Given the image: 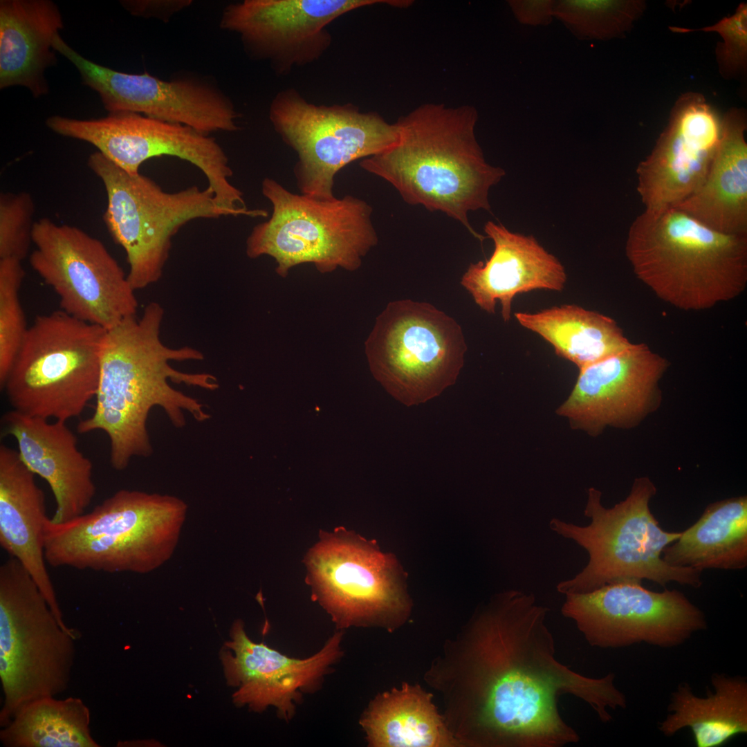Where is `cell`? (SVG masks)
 I'll return each instance as SVG.
<instances>
[{
	"instance_id": "1",
	"label": "cell",
	"mask_w": 747,
	"mask_h": 747,
	"mask_svg": "<svg viewBox=\"0 0 747 747\" xmlns=\"http://www.w3.org/2000/svg\"><path fill=\"white\" fill-rule=\"evenodd\" d=\"M548 608L533 593L511 589L497 595L475 620L470 647L472 725L476 741L508 747H562L578 743L558 702L572 695L602 722L610 709L625 708L615 676L593 678L555 657L546 623Z\"/></svg>"
},
{
	"instance_id": "2",
	"label": "cell",
	"mask_w": 747,
	"mask_h": 747,
	"mask_svg": "<svg viewBox=\"0 0 747 747\" xmlns=\"http://www.w3.org/2000/svg\"><path fill=\"white\" fill-rule=\"evenodd\" d=\"M164 309L148 304L140 317H130L107 330L103 342L95 405L92 415L77 426L80 434L102 431L110 441V462L125 469L133 456H148L152 446L147 428L151 409L161 407L172 424H185L184 412L198 421L210 415L199 401L174 389L170 382L213 391L216 377L174 369L173 361L202 360L192 347L172 348L162 341Z\"/></svg>"
},
{
	"instance_id": "3",
	"label": "cell",
	"mask_w": 747,
	"mask_h": 747,
	"mask_svg": "<svg viewBox=\"0 0 747 747\" xmlns=\"http://www.w3.org/2000/svg\"><path fill=\"white\" fill-rule=\"evenodd\" d=\"M477 119L470 105L421 104L396 122L394 145L360 165L390 183L407 203L445 214L482 241L468 214L490 210L489 191L505 172L486 161L474 132Z\"/></svg>"
},
{
	"instance_id": "4",
	"label": "cell",
	"mask_w": 747,
	"mask_h": 747,
	"mask_svg": "<svg viewBox=\"0 0 747 747\" xmlns=\"http://www.w3.org/2000/svg\"><path fill=\"white\" fill-rule=\"evenodd\" d=\"M625 253L638 279L683 311L712 308L747 286V235L719 232L674 207L645 209Z\"/></svg>"
},
{
	"instance_id": "5",
	"label": "cell",
	"mask_w": 747,
	"mask_h": 747,
	"mask_svg": "<svg viewBox=\"0 0 747 747\" xmlns=\"http://www.w3.org/2000/svg\"><path fill=\"white\" fill-rule=\"evenodd\" d=\"M187 513V504L176 497L118 490L66 522L48 517L46 561L53 567L149 573L174 554Z\"/></svg>"
},
{
	"instance_id": "6",
	"label": "cell",
	"mask_w": 747,
	"mask_h": 747,
	"mask_svg": "<svg viewBox=\"0 0 747 747\" xmlns=\"http://www.w3.org/2000/svg\"><path fill=\"white\" fill-rule=\"evenodd\" d=\"M656 487L647 477L636 478L630 492L612 508L605 507L602 492L587 490L584 515L586 526L554 517L550 529L573 541L588 555V561L573 577L560 581L557 591L563 595L587 593L613 582L650 580L662 587L674 582L698 589L701 572L667 564L663 549L676 541L681 532L663 530L649 508Z\"/></svg>"
},
{
	"instance_id": "7",
	"label": "cell",
	"mask_w": 747,
	"mask_h": 747,
	"mask_svg": "<svg viewBox=\"0 0 747 747\" xmlns=\"http://www.w3.org/2000/svg\"><path fill=\"white\" fill-rule=\"evenodd\" d=\"M261 192L273 205L270 218L255 225L246 240V255L275 259L281 277L302 264H312L322 273L340 268L357 270L378 243L372 208L347 195L319 200L290 192L266 178Z\"/></svg>"
},
{
	"instance_id": "8",
	"label": "cell",
	"mask_w": 747,
	"mask_h": 747,
	"mask_svg": "<svg viewBox=\"0 0 747 747\" xmlns=\"http://www.w3.org/2000/svg\"><path fill=\"white\" fill-rule=\"evenodd\" d=\"M106 332L61 309L37 315L1 387L13 409L66 422L79 416L95 396Z\"/></svg>"
},
{
	"instance_id": "9",
	"label": "cell",
	"mask_w": 747,
	"mask_h": 747,
	"mask_svg": "<svg viewBox=\"0 0 747 747\" xmlns=\"http://www.w3.org/2000/svg\"><path fill=\"white\" fill-rule=\"evenodd\" d=\"M75 639L60 625L31 575L15 558L0 566V726L27 703L69 687Z\"/></svg>"
},
{
	"instance_id": "10",
	"label": "cell",
	"mask_w": 747,
	"mask_h": 747,
	"mask_svg": "<svg viewBox=\"0 0 747 747\" xmlns=\"http://www.w3.org/2000/svg\"><path fill=\"white\" fill-rule=\"evenodd\" d=\"M88 166L105 188L103 220L126 252L127 279L135 290L160 279L172 239L181 227L197 219L232 216L216 203L208 186L167 192L149 177L125 172L99 151L89 156Z\"/></svg>"
},
{
	"instance_id": "11",
	"label": "cell",
	"mask_w": 747,
	"mask_h": 747,
	"mask_svg": "<svg viewBox=\"0 0 747 747\" xmlns=\"http://www.w3.org/2000/svg\"><path fill=\"white\" fill-rule=\"evenodd\" d=\"M466 350L461 328L452 317L429 303L411 299L389 303L365 342L374 378L408 407L454 385Z\"/></svg>"
},
{
	"instance_id": "12",
	"label": "cell",
	"mask_w": 747,
	"mask_h": 747,
	"mask_svg": "<svg viewBox=\"0 0 747 747\" xmlns=\"http://www.w3.org/2000/svg\"><path fill=\"white\" fill-rule=\"evenodd\" d=\"M269 119L283 141L297 154L294 167L302 194L331 200L334 178L344 167L378 154L398 139L396 122L356 105H317L297 91L278 92L269 107Z\"/></svg>"
},
{
	"instance_id": "13",
	"label": "cell",
	"mask_w": 747,
	"mask_h": 747,
	"mask_svg": "<svg viewBox=\"0 0 747 747\" xmlns=\"http://www.w3.org/2000/svg\"><path fill=\"white\" fill-rule=\"evenodd\" d=\"M46 124L62 136L93 145L131 175L139 174L140 165L155 157L169 156L187 161L205 176L221 207L234 216L247 208L242 192L230 182L232 171L223 149L214 138L192 127L131 112L109 113L90 120L53 116Z\"/></svg>"
},
{
	"instance_id": "14",
	"label": "cell",
	"mask_w": 747,
	"mask_h": 747,
	"mask_svg": "<svg viewBox=\"0 0 747 747\" xmlns=\"http://www.w3.org/2000/svg\"><path fill=\"white\" fill-rule=\"evenodd\" d=\"M33 243L30 265L57 293L61 310L106 330L137 315L136 290L101 241L42 218L35 222Z\"/></svg>"
},
{
	"instance_id": "15",
	"label": "cell",
	"mask_w": 747,
	"mask_h": 747,
	"mask_svg": "<svg viewBox=\"0 0 747 747\" xmlns=\"http://www.w3.org/2000/svg\"><path fill=\"white\" fill-rule=\"evenodd\" d=\"M564 596L562 614L595 647H673L707 628L704 613L676 589L653 591L631 580Z\"/></svg>"
},
{
	"instance_id": "16",
	"label": "cell",
	"mask_w": 747,
	"mask_h": 747,
	"mask_svg": "<svg viewBox=\"0 0 747 747\" xmlns=\"http://www.w3.org/2000/svg\"><path fill=\"white\" fill-rule=\"evenodd\" d=\"M320 537L304 560L308 583L338 628L385 622L403 611L393 555L342 528L322 532Z\"/></svg>"
},
{
	"instance_id": "17",
	"label": "cell",
	"mask_w": 747,
	"mask_h": 747,
	"mask_svg": "<svg viewBox=\"0 0 747 747\" xmlns=\"http://www.w3.org/2000/svg\"><path fill=\"white\" fill-rule=\"evenodd\" d=\"M53 47L76 68L83 83L99 95L109 113H136L208 135L238 130L239 113L233 102L206 78L185 75L167 81L148 73L117 71L84 57L59 35Z\"/></svg>"
},
{
	"instance_id": "18",
	"label": "cell",
	"mask_w": 747,
	"mask_h": 747,
	"mask_svg": "<svg viewBox=\"0 0 747 747\" xmlns=\"http://www.w3.org/2000/svg\"><path fill=\"white\" fill-rule=\"evenodd\" d=\"M385 4L403 8V0H244L227 6L220 28L238 35L247 55L270 64L275 74L319 59L332 37L328 26L360 8Z\"/></svg>"
},
{
	"instance_id": "19",
	"label": "cell",
	"mask_w": 747,
	"mask_h": 747,
	"mask_svg": "<svg viewBox=\"0 0 747 747\" xmlns=\"http://www.w3.org/2000/svg\"><path fill=\"white\" fill-rule=\"evenodd\" d=\"M668 360L645 343L580 370L576 382L557 413L591 436L607 426H636L661 402L659 381Z\"/></svg>"
},
{
	"instance_id": "20",
	"label": "cell",
	"mask_w": 747,
	"mask_h": 747,
	"mask_svg": "<svg viewBox=\"0 0 747 747\" xmlns=\"http://www.w3.org/2000/svg\"><path fill=\"white\" fill-rule=\"evenodd\" d=\"M342 635L335 632L316 654L299 659L252 641L236 620L220 652L227 683L237 688L233 702L259 712L274 707L281 719L290 720L303 694L318 689L342 656Z\"/></svg>"
},
{
	"instance_id": "21",
	"label": "cell",
	"mask_w": 747,
	"mask_h": 747,
	"mask_svg": "<svg viewBox=\"0 0 747 747\" xmlns=\"http://www.w3.org/2000/svg\"><path fill=\"white\" fill-rule=\"evenodd\" d=\"M721 131L722 118L701 94L688 92L678 98L653 150L636 168L645 210L673 207L699 189Z\"/></svg>"
},
{
	"instance_id": "22",
	"label": "cell",
	"mask_w": 747,
	"mask_h": 747,
	"mask_svg": "<svg viewBox=\"0 0 747 747\" xmlns=\"http://www.w3.org/2000/svg\"><path fill=\"white\" fill-rule=\"evenodd\" d=\"M2 423L3 432L16 440L24 465L49 485L56 503L50 520L64 523L84 514L95 495L93 464L79 450L66 422L12 409L3 416Z\"/></svg>"
},
{
	"instance_id": "23",
	"label": "cell",
	"mask_w": 747,
	"mask_h": 747,
	"mask_svg": "<svg viewBox=\"0 0 747 747\" xmlns=\"http://www.w3.org/2000/svg\"><path fill=\"white\" fill-rule=\"evenodd\" d=\"M484 232L493 241L494 250L485 262L470 264L461 280L482 310L495 314L499 300L502 318L508 322L516 295L535 290L564 288L567 280L564 267L534 237L511 232L490 221L485 224Z\"/></svg>"
},
{
	"instance_id": "24",
	"label": "cell",
	"mask_w": 747,
	"mask_h": 747,
	"mask_svg": "<svg viewBox=\"0 0 747 747\" xmlns=\"http://www.w3.org/2000/svg\"><path fill=\"white\" fill-rule=\"evenodd\" d=\"M43 490L18 452L0 446V545L27 570L45 597L62 627L66 625L47 569L44 525L48 519Z\"/></svg>"
},
{
	"instance_id": "25",
	"label": "cell",
	"mask_w": 747,
	"mask_h": 747,
	"mask_svg": "<svg viewBox=\"0 0 747 747\" xmlns=\"http://www.w3.org/2000/svg\"><path fill=\"white\" fill-rule=\"evenodd\" d=\"M63 27L52 1L1 0V89L20 86L35 98L46 95L44 72L55 64L53 42Z\"/></svg>"
},
{
	"instance_id": "26",
	"label": "cell",
	"mask_w": 747,
	"mask_h": 747,
	"mask_svg": "<svg viewBox=\"0 0 747 747\" xmlns=\"http://www.w3.org/2000/svg\"><path fill=\"white\" fill-rule=\"evenodd\" d=\"M746 128L744 109L732 108L722 117L720 142L704 181L673 206L727 234L747 235Z\"/></svg>"
},
{
	"instance_id": "27",
	"label": "cell",
	"mask_w": 747,
	"mask_h": 747,
	"mask_svg": "<svg viewBox=\"0 0 747 747\" xmlns=\"http://www.w3.org/2000/svg\"><path fill=\"white\" fill-rule=\"evenodd\" d=\"M663 560L676 567L741 570L747 566V497L708 504L699 519L666 546Z\"/></svg>"
},
{
	"instance_id": "28",
	"label": "cell",
	"mask_w": 747,
	"mask_h": 747,
	"mask_svg": "<svg viewBox=\"0 0 747 747\" xmlns=\"http://www.w3.org/2000/svg\"><path fill=\"white\" fill-rule=\"evenodd\" d=\"M713 692L706 697L695 695L689 684L681 683L668 706L670 713L659 723L665 736L690 728L696 746L719 747L738 735L747 733V681L746 678L714 673Z\"/></svg>"
},
{
	"instance_id": "29",
	"label": "cell",
	"mask_w": 747,
	"mask_h": 747,
	"mask_svg": "<svg viewBox=\"0 0 747 747\" xmlns=\"http://www.w3.org/2000/svg\"><path fill=\"white\" fill-rule=\"evenodd\" d=\"M514 315L522 327L539 335L557 356L573 362L579 370L618 354L633 344L614 319L575 304Z\"/></svg>"
},
{
	"instance_id": "30",
	"label": "cell",
	"mask_w": 747,
	"mask_h": 747,
	"mask_svg": "<svg viewBox=\"0 0 747 747\" xmlns=\"http://www.w3.org/2000/svg\"><path fill=\"white\" fill-rule=\"evenodd\" d=\"M360 724L371 746H450L454 739L421 689L403 685L378 695Z\"/></svg>"
},
{
	"instance_id": "31",
	"label": "cell",
	"mask_w": 747,
	"mask_h": 747,
	"mask_svg": "<svg viewBox=\"0 0 747 747\" xmlns=\"http://www.w3.org/2000/svg\"><path fill=\"white\" fill-rule=\"evenodd\" d=\"M91 713L77 697H44L21 707L0 730L6 747H100L91 735Z\"/></svg>"
},
{
	"instance_id": "32",
	"label": "cell",
	"mask_w": 747,
	"mask_h": 747,
	"mask_svg": "<svg viewBox=\"0 0 747 747\" xmlns=\"http://www.w3.org/2000/svg\"><path fill=\"white\" fill-rule=\"evenodd\" d=\"M645 8L641 1H555L553 16L580 39L624 36Z\"/></svg>"
},
{
	"instance_id": "33",
	"label": "cell",
	"mask_w": 747,
	"mask_h": 747,
	"mask_svg": "<svg viewBox=\"0 0 747 747\" xmlns=\"http://www.w3.org/2000/svg\"><path fill=\"white\" fill-rule=\"evenodd\" d=\"M21 261L0 259V385L3 386L28 326L19 299Z\"/></svg>"
},
{
	"instance_id": "34",
	"label": "cell",
	"mask_w": 747,
	"mask_h": 747,
	"mask_svg": "<svg viewBox=\"0 0 747 747\" xmlns=\"http://www.w3.org/2000/svg\"><path fill=\"white\" fill-rule=\"evenodd\" d=\"M35 203L26 192L0 194V259L22 260L33 243Z\"/></svg>"
},
{
	"instance_id": "35",
	"label": "cell",
	"mask_w": 747,
	"mask_h": 747,
	"mask_svg": "<svg viewBox=\"0 0 747 747\" xmlns=\"http://www.w3.org/2000/svg\"><path fill=\"white\" fill-rule=\"evenodd\" d=\"M672 32L689 33L694 30L718 33L723 39L716 47V58L721 75L736 77L746 71L747 66V4L741 3L734 15L724 17L717 24L698 30L670 27Z\"/></svg>"
},
{
	"instance_id": "36",
	"label": "cell",
	"mask_w": 747,
	"mask_h": 747,
	"mask_svg": "<svg viewBox=\"0 0 747 747\" xmlns=\"http://www.w3.org/2000/svg\"><path fill=\"white\" fill-rule=\"evenodd\" d=\"M121 5L131 15L154 17L167 22L177 12L190 6L191 0H125Z\"/></svg>"
},
{
	"instance_id": "37",
	"label": "cell",
	"mask_w": 747,
	"mask_h": 747,
	"mask_svg": "<svg viewBox=\"0 0 747 747\" xmlns=\"http://www.w3.org/2000/svg\"><path fill=\"white\" fill-rule=\"evenodd\" d=\"M508 2L516 19L523 24L548 25L552 21L555 1L510 0Z\"/></svg>"
}]
</instances>
